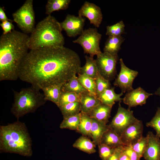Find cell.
Here are the masks:
<instances>
[{"label": "cell", "mask_w": 160, "mask_h": 160, "mask_svg": "<svg viewBox=\"0 0 160 160\" xmlns=\"http://www.w3.org/2000/svg\"><path fill=\"white\" fill-rule=\"evenodd\" d=\"M78 54L64 46L30 50L21 63L19 78L41 90L63 85L79 73Z\"/></svg>", "instance_id": "obj_1"}, {"label": "cell", "mask_w": 160, "mask_h": 160, "mask_svg": "<svg viewBox=\"0 0 160 160\" xmlns=\"http://www.w3.org/2000/svg\"><path fill=\"white\" fill-rule=\"evenodd\" d=\"M29 36L15 30L0 37V81L19 78L20 67L29 49Z\"/></svg>", "instance_id": "obj_2"}, {"label": "cell", "mask_w": 160, "mask_h": 160, "mask_svg": "<svg viewBox=\"0 0 160 160\" xmlns=\"http://www.w3.org/2000/svg\"><path fill=\"white\" fill-rule=\"evenodd\" d=\"M32 140L25 124L18 120L0 126V152L24 156L33 154Z\"/></svg>", "instance_id": "obj_3"}, {"label": "cell", "mask_w": 160, "mask_h": 160, "mask_svg": "<svg viewBox=\"0 0 160 160\" xmlns=\"http://www.w3.org/2000/svg\"><path fill=\"white\" fill-rule=\"evenodd\" d=\"M60 23L48 15L36 25L27 42L30 50L64 46V38Z\"/></svg>", "instance_id": "obj_4"}, {"label": "cell", "mask_w": 160, "mask_h": 160, "mask_svg": "<svg viewBox=\"0 0 160 160\" xmlns=\"http://www.w3.org/2000/svg\"><path fill=\"white\" fill-rule=\"evenodd\" d=\"M40 90L31 85L18 92L13 90L14 102L10 111L17 120L28 113L34 112L45 103L47 101Z\"/></svg>", "instance_id": "obj_5"}, {"label": "cell", "mask_w": 160, "mask_h": 160, "mask_svg": "<svg viewBox=\"0 0 160 160\" xmlns=\"http://www.w3.org/2000/svg\"><path fill=\"white\" fill-rule=\"evenodd\" d=\"M33 3V0H26L12 15L13 21L23 32L26 34L31 33L35 27Z\"/></svg>", "instance_id": "obj_6"}, {"label": "cell", "mask_w": 160, "mask_h": 160, "mask_svg": "<svg viewBox=\"0 0 160 160\" xmlns=\"http://www.w3.org/2000/svg\"><path fill=\"white\" fill-rule=\"evenodd\" d=\"M102 36L96 28H89L84 30L80 36L73 42L79 44L84 53L94 57L102 52L100 47Z\"/></svg>", "instance_id": "obj_7"}, {"label": "cell", "mask_w": 160, "mask_h": 160, "mask_svg": "<svg viewBox=\"0 0 160 160\" xmlns=\"http://www.w3.org/2000/svg\"><path fill=\"white\" fill-rule=\"evenodd\" d=\"M119 58L118 55L104 52L97 55L95 60L99 73L109 81L113 80L116 74V65Z\"/></svg>", "instance_id": "obj_8"}, {"label": "cell", "mask_w": 160, "mask_h": 160, "mask_svg": "<svg viewBox=\"0 0 160 160\" xmlns=\"http://www.w3.org/2000/svg\"><path fill=\"white\" fill-rule=\"evenodd\" d=\"M120 103H119L116 114L109 124L120 137L128 127L138 119L134 116L133 111L130 108L126 109L122 107Z\"/></svg>", "instance_id": "obj_9"}, {"label": "cell", "mask_w": 160, "mask_h": 160, "mask_svg": "<svg viewBox=\"0 0 160 160\" xmlns=\"http://www.w3.org/2000/svg\"><path fill=\"white\" fill-rule=\"evenodd\" d=\"M120 69L113 83L114 86L119 87L123 93L132 91L133 83L138 72L136 71L131 69L124 64L122 58L119 59Z\"/></svg>", "instance_id": "obj_10"}, {"label": "cell", "mask_w": 160, "mask_h": 160, "mask_svg": "<svg viewBox=\"0 0 160 160\" xmlns=\"http://www.w3.org/2000/svg\"><path fill=\"white\" fill-rule=\"evenodd\" d=\"M85 18L79 16L68 14L65 19L60 23L63 30L66 32L68 36L75 37L80 35L83 31Z\"/></svg>", "instance_id": "obj_11"}, {"label": "cell", "mask_w": 160, "mask_h": 160, "mask_svg": "<svg viewBox=\"0 0 160 160\" xmlns=\"http://www.w3.org/2000/svg\"><path fill=\"white\" fill-rule=\"evenodd\" d=\"M78 15L87 18L91 24L99 27L101 23L103 14L100 8L95 4L85 1L78 12Z\"/></svg>", "instance_id": "obj_12"}, {"label": "cell", "mask_w": 160, "mask_h": 160, "mask_svg": "<svg viewBox=\"0 0 160 160\" xmlns=\"http://www.w3.org/2000/svg\"><path fill=\"white\" fill-rule=\"evenodd\" d=\"M143 126L141 120L138 119L130 125L120 136L124 145H132L140 139L143 136Z\"/></svg>", "instance_id": "obj_13"}, {"label": "cell", "mask_w": 160, "mask_h": 160, "mask_svg": "<svg viewBox=\"0 0 160 160\" xmlns=\"http://www.w3.org/2000/svg\"><path fill=\"white\" fill-rule=\"evenodd\" d=\"M153 94L147 92L143 88L139 87L127 92L122 98V100L124 104L130 108L145 104L147 99Z\"/></svg>", "instance_id": "obj_14"}, {"label": "cell", "mask_w": 160, "mask_h": 160, "mask_svg": "<svg viewBox=\"0 0 160 160\" xmlns=\"http://www.w3.org/2000/svg\"><path fill=\"white\" fill-rule=\"evenodd\" d=\"M147 148L143 157L145 160H160V138L152 132H148Z\"/></svg>", "instance_id": "obj_15"}, {"label": "cell", "mask_w": 160, "mask_h": 160, "mask_svg": "<svg viewBox=\"0 0 160 160\" xmlns=\"http://www.w3.org/2000/svg\"><path fill=\"white\" fill-rule=\"evenodd\" d=\"M112 107L101 103L87 114L91 118L107 124L110 117Z\"/></svg>", "instance_id": "obj_16"}, {"label": "cell", "mask_w": 160, "mask_h": 160, "mask_svg": "<svg viewBox=\"0 0 160 160\" xmlns=\"http://www.w3.org/2000/svg\"><path fill=\"white\" fill-rule=\"evenodd\" d=\"M81 112L87 114L101 103L97 97L89 92L80 95Z\"/></svg>", "instance_id": "obj_17"}, {"label": "cell", "mask_w": 160, "mask_h": 160, "mask_svg": "<svg viewBox=\"0 0 160 160\" xmlns=\"http://www.w3.org/2000/svg\"><path fill=\"white\" fill-rule=\"evenodd\" d=\"M114 89V87H111L106 89L97 97L102 103L113 107L116 102H121L122 98L121 97L124 93L121 92L117 94Z\"/></svg>", "instance_id": "obj_18"}, {"label": "cell", "mask_w": 160, "mask_h": 160, "mask_svg": "<svg viewBox=\"0 0 160 160\" xmlns=\"http://www.w3.org/2000/svg\"><path fill=\"white\" fill-rule=\"evenodd\" d=\"M100 143L114 148H116L124 145L120 136L109 125L108 128L102 137Z\"/></svg>", "instance_id": "obj_19"}, {"label": "cell", "mask_w": 160, "mask_h": 160, "mask_svg": "<svg viewBox=\"0 0 160 160\" xmlns=\"http://www.w3.org/2000/svg\"><path fill=\"white\" fill-rule=\"evenodd\" d=\"M92 125L91 129V137L95 145L101 143L102 137L108 127V125L100 122L92 118Z\"/></svg>", "instance_id": "obj_20"}, {"label": "cell", "mask_w": 160, "mask_h": 160, "mask_svg": "<svg viewBox=\"0 0 160 160\" xmlns=\"http://www.w3.org/2000/svg\"><path fill=\"white\" fill-rule=\"evenodd\" d=\"M122 36H108L105 44L103 51L113 55H118L121 45L125 40Z\"/></svg>", "instance_id": "obj_21"}, {"label": "cell", "mask_w": 160, "mask_h": 160, "mask_svg": "<svg viewBox=\"0 0 160 160\" xmlns=\"http://www.w3.org/2000/svg\"><path fill=\"white\" fill-rule=\"evenodd\" d=\"M63 85H53L43 88L42 89L45 100L51 101L58 105Z\"/></svg>", "instance_id": "obj_22"}, {"label": "cell", "mask_w": 160, "mask_h": 160, "mask_svg": "<svg viewBox=\"0 0 160 160\" xmlns=\"http://www.w3.org/2000/svg\"><path fill=\"white\" fill-rule=\"evenodd\" d=\"M85 58V63L81 67L79 73L95 79L99 73L96 60L93 57L87 55Z\"/></svg>", "instance_id": "obj_23"}, {"label": "cell", "mask_w": 160, "mask_h": 160, "mask_svg": "<svg viewBox=\"0 0 160 160\" xmlns=\"http://www.w3.org/2000/svg\"><path fill=\"white\" fill-rule=\"evenodd\" d=\"M73 147L89 154L95 153V145L89 137L85 136L80 137L73 144Z\"/></svg>", "instance_id": "obj_24"}, {"label": "cell", "mask_w": 160, "mask_h": 160, "mask_svg": "<svg viewBox=\"0 0 160 160\" xmlns=\"http://www.w3.org/2000/svg\"><path fill=\"white\" fill-rule=\"evenodd\" d=\"M61 91L73 92L79 95L88 92L79 82L76 75L63 85Z\"/></svg>", "instance_id": "obj_25"}, {"label": "cell", "mask_w": 160, "mask_h": 160, "mask_svg": "<svg viewBox=\"0 0 160 160\" xmlns=\"http://www.w3.org/2000/svg\"><path fill=\"white\" fill-rule=\"evenodd\" d=\"M71 2V0H48L45 7V14L51 15L53 12L65 10Z\"/></svg>", "instance_id": "obj_26"}, {"label": "cell", "mask_w": 160, "mask_h": 160, "mask_svg": "<svg viewBox=\"0 0 160 160\" xmlns=\"http://www.w3.org/2000/svg\"><path fill=\"white\" fill-rule=\"evenodd\" d=\"M80 121L76 131L83 135L91 137L92 118L87 114L80 112Z\"/></svg>", "instance_id": "obj_27"}, {"label": "cell", "mask_w": 160, "mask_h": 160, "mask_svg": "<svg viewBox=\"0 0 160 160\" xmlns=\"http://www.w3.org/2000/svg\"><path fill=\"white\" fill-rule=\"evenodd\" d=\"M63 120L60 125V129L77 130L80 121V113L74 116L63 117Z\"/></svg>", "instance_id": "obj_28"}, {"label": "cell", "mask_w": 160, "mask_h": 160, "mask_svg": "<svg viewBox=\"0 0 160 160\" xmlns=\"http://www.w3.org/2000/svg\"><path fill=\"white\" fill-rule=\"evenodd\" d=\"M59 108L63 117L75 115L81 112L80 103L78 101L68 103Z\"/></svg>", "instance_id": "obj_29"}, {"label": "cell", "mask_w": 160, "mask_h": 160, "mask_svg": "<svg viewBox=\"0 0 160 160\" xmlns=\"http://www.w3.org/2000/svg\"><path fill=\"white\" fill-rule=\"evenodd\" d=\"M78 75V80L84 87L89 93L97 96L95 79L79 73Z\"/></svg>", "instance_id": "obj_30"}, {"label": "cell", "mask_w": 160, "mask_h": 160, "mask_svg": "<svg viewBox=\"0 0 160 160\" xmlns=\"http://www.w3.org/2000/svg\"><path fill=\"white\" fill-rule=\"evenodd\" d=\"M125 24L122 20L116 23L106 27L105 34L108 36H117L125 33Z\"/></svg>", "instance_id": "obj_31"}, {"label": "cell", "mask_w": 160, "mask_h": 160, "mask_svg": "<svg viewBox=\"0 0 160 160\" xmlns=\"http://www.w3.org/2000/svg\"><path fill=\"white\" fill-rule=\"evenodd\" d=\"M80 95L73 92H62L57 106L59 108L70 103L80 102Z\"/></svg>", "instance_id": "obj_32"}, {"label": "cell", "mask_w": 160, "mask_h": 160, "mask_svg": "<svg viewBox=\"0 0 160 160\" xmlns=\"http://www.w3.org/2000/svg\"><path fill=\"white\" fill-rule=\"evenodd\" d=\"M95 80L97 97L106 89L111 87L110 81L105 79L99 73Z\"/></svg>", "instance_id": "obj_33"}, {"label": "cell", "mask_w": 160, "mask_h": 160, "mask_svg": "<svg viewBox=\"0 0 160 160\" xmlns=\"http://www.w3.org/2000/svg\"><path fill=\"white\" fill-rule=\"evenodd\" d=\"M148 127L153 128L156 132V135L160 138V107H159L154 116L151 120L146 123Z\"/></svg>", "instance_id": "obj_34"}, {"label": "cell", "mask_w": 160, "mask_h": 160, "mask_svg": "<svg viewBox=\"0 0 160 160\" xmlns=\"http://www.w3.org/2000/svg\"><path fill=\"white\" fill-rule=\"evenodd\" d=\"M148 140L147 136H143L131 146L135 151L141 158L143 157L144 153L147 148Z\"/></svg>", "instance_id": "obj_35"}, {"label": "cell", "mask_w": 160, "mask_h": 160, "mask_svg": "<svg viewBox=\"0 0 160 160\" xmlns=\"http://www.w3.org/2000/svg\"><path fill=\"white\" fill-rule=\"evenodd\" d=\"M98 146L99 156L102 160H107L116 148L111 147L102 143Z\"/></svg>", "instance_id": "obj_36"}, {"label": "cell", "mask_w": 160, "mask_h": 160, "mask_svg": "<svg viewBox=\"0 0 160 160\" xmlns=\"http://www.w3.org/2000/svg\"><path fill=\"white\" fill-rule=\"evenodd\" d=\"M122 151L130 160H140L141 158L135 151L131 145H124L122 146Z\"/></svg>", "instance_id": "obj_37"}, {"label": "cell", "mask_w": 160, "mask_h": 160, "mask_svg": "<svg viewBox=\"0 0 160 160\" xmlns=\"http://www.w3.org/2000/svg\"><path fill=\"white\" fill-rule=\"evenodd\" d=\"M3 30V34H6L10 33L14 30L15 26L12 22L6 20L2 22L0 24Z\"/></svg>", "instance_id": "obj_38"}, {"label": "cell", "mask_w": 160, "mask_h": 160, "mask_svg": "<svg viewBox=\"0 0 160 160\" xmlns=\"http://www.w3.org/2000/svg\"><path fill=\"white\" fill-rule=\"evenodd\" d=\"M123 145L116 148L114 153L107 160H119L120 155L122 152Z\"/></svg>", "instance_id": "obj_39"}, {"label": "cell", "mask_w": 160, "mask_h": 160, "mask_svg": "<svg viewBox=\"0 0 160 160\" xmlns=\"http://www.w3.org/2000/svg\"><path fill=\"white\" fill-rule=\"evenodd\" d=\"M0 20L1 22L6 20L12 22V20L8 19L7 16L3 7H0Z\"/></svg>", "instance_id": "obj_40"}, {"label": "cell", "mask_w": 160, "mask_h": 160, "mask_svg": "<svg viewBox=\"0 0 160 160\" xmlns=\"http://www.w3.org/2000/svg\"><path fill=\"white\" fill-rule=\"evenodd\" d=\"M119 160H130L127 155L122 152L120 155Z\"/></svg>", "instance_id": "obj_41"}, {"label": "cell", "mask_w": 160, "mask_h": 160, "mask_svg": "<svg viewBox=\"0 0 160 160\" xmlns=\"http://www.w3.org/2000/svg\"><path fill=\"white\" fill-rule=\"evenodd\" d=\"M155 94L160 96V87L155 92Z\"/></svg>", "instance_id": "obj_42"}, {"label": "cell", "mask_w": 160, "mask_h": 160, "mask_svg": "<svg viewBox=\"0 0 160 160\" xmlns=\"http://www.w3.org/2000/svg\"></svg>", "instance_id": "obj_43"}]
</instances>
